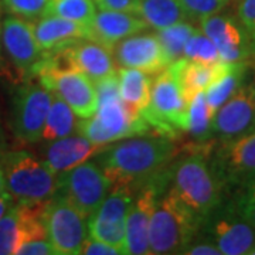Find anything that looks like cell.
I'll return each instance as SVG.
<instances>
[{
	"label": "cell",
	"instance_id": "cell-1",
	"mask_svg": "<svg viewBox=\"0 0 255 255\" xmlns=\"http://www.w3.org/2000/svg\"><path fill=\"white\" fill-rule=\"evenodd\" d=\"M176 155L173 139L163 136H137L107 146L97 156L111 184L118 182L130 183L140 187L156 173L167 167Z\"/></svg>",
	"mask_w": 255,
	"mask_h": 255
},
{
	"label": "cell",
	"instance_id": "cell-2",
	"mask_svg": "<svg viewBox=\"0 0 255 255\" xmlns=\"http://www.w3.org/2000/svg\"><path fill=\"white\" fill-rule=\"evenodd\" d=\"M170 173V189L201 223L221 206L223 183L201 150L179 159Z\"/></svg>",
	"mask_w": 255,
	"mask_h": 255
},
{
	"label": "cell",
	"instance_id": "cell-3",
	"mask_svg": "<svg viewBox=\"0 0 255 255\" xmlns=\"http://www.w3.org/2000/svg\"><path fill=\"white\" fill-rule=\"evenodd\" d=\"M201 226V220L176 196L169 184L156 203L150 219V254H183Z\"/></svg>",
	"mask_w": 255,
	"mask_h": 255
},
{
	"label": "cell",
	"instance_id": "cell-4",
	"mask_svg": "<svg viewBox=\"0 0 255 255\" xmlns=\"http://www.w3.org/2000/svg\"><path fill=\"white\" fill-rule=\"evenodd\" d=\"M28 77H37L40 84L70 105L80 118H90L98 107L95 82L74 68H60L54 57L43 53L30 70Z\"/></svg>",
	"mask_w": 255,
	"mask_h": 255
},
{
	"label": "cell",
	"instance_id": "cell-5",
	"mask_svg": "<svg viewBox=\"0 0 255 255\" xmlns=\"http://www.w3.org/2000/svg\"><path fill=\"white\" fill-rule=\"evenodd\" d=\"M149 124L140 115H133L121 98V94L98 98V107L90 118H81L77 132L90 142L107 146L121 139L145 135Z\"/></svg>",
	"mask_w": 255,
	"mask_h": 255
},
{
	"label": "cell",
	"instance_id": "cell-6",
	"mask_svg": "<svg viewBox=\"0 0 255 255\" xmlns=\"http://www.w3.org/2000/svg\"><path fill=\"white\" fill-rule=\"evenodd\" d=\"M0 167L6 176L7 191L18 201H41L54 196L58 173L26 150L3 152Z\"/></svg>",
	"mask_w": 255,
	"mask_h": 255
},
{
	"label": "cell",
	"instance_id": "cell-7",
	"mask_svg": "<svg viewBox=\"0 0 255 255\" xmlns=\"http://www.w3.org/2000/svg\"><path fill=\"white\" fill-rule=\"evenodd\" d=\"M187 104L177 73L170 64L152 81L150 101L142 117L160 135L174 139L184 130Z\"/></svg>",
	"mask_w": 255,
	"mask_h": 255
},
{
	"label": "cell",
	"instance_id": "cell-8",
	"mask_svg": "<svg viewBox=\"0 0 255 255\" xmlns=\"http://www.w3.org/2000/svg\"><path fill=\"white\" fill-rule=\"evenodd\" d=\"M170 167L156 173L137 189L125 221V254H150L149 226L159 197L170 184Z\"/></svg>",
	"mask_w": 255,
	"mask_h": 255
},
{
	"label": "cell",
	"instance_id": "cell-9",
	"mask_svg": "<svg viewBox=\"0 0 255 255\" xmlns=\"http://www.w3.org/2000/svg\"><path fill=\"white\" fill-rule=\"evenodd\" d=\"M110 179L97 162H84L70 170L58 173L54 194L73 204L87 219L100 209L110 193Z\"/></svg>",
	"mask_w": 255,
	"mask_h": 255
},
{
	"label": "cell",
	"instance_id": "cell-10",
	"mask_svg": "<svg viewBox=\"0 0 255 255\" xmlns=\"http://www.w3.org/2000/svg\"><path fill=\"white\" fill-rule=\"evenodd\" d=\"M137 189L125 182L112 184L100 209L88 217L90 237L117 247L125 254V221Z\"/></svg>",
	"mask_w": 255,
	"mask_h": 255
},
{
	"label": "cell",
	"instance_id": "cell-11",
	"mask_svg": "<svg viewBox=\"0 0 255 255\" xmlns=\"http://www.w3.org/2000/svg\"><path fill=\"white\" fill-rule=\"evenodd\" d=\"M87 217L63 199L54 194L47 201L44 223L47 238L55 255H78L85 238L88 223Z\"/></svg>",
	"mask_w": 255,
	"mask_h": 255
},
{
	"label": "cell",
	"instance_id": "cell-12",
	"mask_svg": "<svg viewBox=\"0 0 255 255\" xmlns=\"http://www.w3.org/2000/svg\"><path fill=\"white\" fill-rule=\"evenodd\" d=\"M53 97V92L36 82H27L17 88L11 104L10 127L18 140L36 143L41 139Z\"/></svg>",
	"mask_w": 255,
	"mask_h": 255
},
{
	"label": "cell",
	"instance_id": "cell-13",
	"mask_svg": "<svg viewBox=\"0 0 255 255\" xmlns=\"http://www.w3.org/2000/svg\"><path fill=\"white\" fill-rule=\"evenodd\" d=\"M43 53L53 55L60 68L78 70L94 82L117 73L112 51L98 41L88 38H80Z\"/></svg>",
	"mask_w": 255,
	"mask_h": 255
},
{
	"label": "cell",
	"instance_id": "cell-14",
	"mask_svg": "<svg viewBox=\"0 0 255 255\" xmlns=\"http://www.w3.org/2000/svg\"><path fill=\"white\" fill-rule=\"evenodd\" d=\"M203 224H209L210 237L223 255H244L255 247V228L234 204L214 210Z\"/></svg>",
	"mask_w": 255,
	"mask_h": 255
},
{
	"label": "cell",
	"instance_id": "cell-15",
	"mask_svg": "<svg viewBox=\"0 0 255 255\" xmlns=\"http://www.w3.org/2000/svg\"><path fill=\"white\" fill-rule=\"evenodd\" d=\"M221 183H243L255 176V128L244 135L224 139L211 163Z\"/></svg>",
	"mask_w": 255,
	"mask_h": 255
},
{
	"label": "cell",
	"instance_id": "cell-16",
	"mask_svg": "<svg viewBox=\"0 0 255 255\" xmlns=\"http://www.w3.org/2000/svg\"><path fill=\"white\" fill-rule=\"evenodd\" d=\"M255 128V85H241L211 118V136H241Z\"/></svg>",
	"mask_w": 255,
	"mask_h": 255
},
{
	"label": "cell",
	"instance_id": "cell-17",
	"mask_svg": "<svg viewBox=\"0 0 255 255\" xmlns=\"http://www.w3.org/2000/svg\"><path fill=\"white\" fill-rule=\"evenodd\" d=\"M112 51L114 60L121 68L159 74L170 65L156 34H132L118 41Z\"/></svg>",
	"mask_w": 255,
	"mask_h": 255
},
{
	"label": "cell",
	"instance_id": "cell-18",
	"mask_svg": "<svg viewBox=\"0 0 255 255\" xmlns=\"http://www.w3.org/2000/svg\"><path fill=\"white\" fill-rule=\"evenodd\" d=\"M200 26L201 31L217 47L223 61L241 63L254 53L246 30L233 17L216 13L201 18Z\"/></svg>",
	"mask_w": 255,
	"mask_h": 255
},
{
	"label": "cell",
	"instance_id": "cell-19",
	"mask_svg": "<svg viewBox=\"0 0 255 255\" xmlns=\"http://www.w3.org/2000/svg\"><path fill=\"white\" fill-rule=\"evenodd\" d=\"M1 46L13 65L20 73L27 75L43 55V50L34 36V23L14 14L3 20Z\"/></svg>",
	"mask_w": 255,
	"mask_h": 255
},
{
	"label": "cell",
	"instance_id": "cell-20",
	"mask_svg": "<svg viewBox=\"0 0 255 255\" xmlns=\"http://www.w3.org/2000/svg\"><path fill=\"white\" fill-rule=\"evenodd\" d=\"M90 27L94 41H98L112 51L118 41L145 31L149 26L139 16L129 11L100 10L97 11Z\"/></svg>",
	"mask_w": 255,
	"mask_h": 255
},
{
	"label": "cell",
	"instance_id": "cell-21",
	"mask_svg": "<svg viewBox=\"0 0 255 255\" xmlns=\"http://www.w3.org/2000/svg\"><path fill=\"white\" fill-rule=\"evenodd\" d=\"M107 146L95 145L82 135H68L50 142L44 162L53 172L61 173L87 162L92 156H98Z\"/></svg>",
	"mask_w": 255,
	"mask_h": 255
},
{
	"label": "cell",
	"instance_id": "cell-22",
	"mask_svg": "<svg viewBox=\"0 0 255 255\" xmlns=\"http://www.w3.org/2000/svg\"><path fill=\"white\" fill-rule=\"evenodd\" d=\"M34 36L43 51H50L80 38L94 40L90 26L57 16H43L34 24Z\"/></svg>",
	"mask_w": 255,
	"mask_h": 255
},
{
	"label": "cell",
	"instance_id": "cell-23",
	"mask_svg": "<svg viewBox=\"0 0 255 255\" xmlns=\"http://www.w3.org/2000/svg\"><path fill=\"white\" fill-rule=\"evenodd\" d=\"M246 73V63H227L220 60L214 67V75L204 90L209 110L214 112L241 87Z\"/></svg>",
	"mask_w": 255,
	"mask_h": 255
},
{
	"label": "cell",
	"instance_id": "cell-24",
	"mask_svg": "<svg viewBox=\"0 0 255 255\" xmlns=\"http://www.w3.org/2000/svg\"><path fill=\"white\" fill-rule=\"evenodd\" d=\"M119 94L127 108L140 117L150 101L152 81L149 74L136 68H119Z\"/></svg>",
	"mask_w": 255,
	"mask_h": 255
},
{
	"label": "cell",
	"instance_id": "cell-25",
	"mask_svg": "<svg viewBox=\"0 0 255 255\" xmlns=\"http://www.w3.org/2000/svg\"><path fill=\"white\" fill-rule=\"evenodd\" d=\"M132 13L155 30H163L189 20L177 0H135Z\"/></svg>",
	"mask_w": 255,
	"mask_h": 255
},
{
	"label": "cell",
	"instance_id": "cell-26",
	"mask_svg": "<svg viewBox=\"0 0 255 255\" xmlns=\"http://www.w3.org/2000/svg\"><path fill=\"white\" fill-rule=\"evenodd\" d=\"M172 65L177 73L184 97L189 102L197 92L204 91L207 88L210 81L213 80L216 63L203 64L182 58L172 63Z\"/></svg>",
	"mask_w": 255,
	"mask_h": 255
},
{
	"label": "cell",
	"instance_id": "cell-27",
	"mask_svg": "<svg viewBox=\"0 0 255 255\" xmlns=\"http://www.w3.org/2000/svg\"><path fill=\"white\" fill-rule=\"evenodd\" d=\"M77 124L78 121L75 119V114L70 108V105L54 95L51 107L47 114L41 139L47 142H53L57 139L73 135L74 130H77Z\"/></svg>",
	"mask_w": 255,
	"mask_h": 255
},
{
	"label": "cell",
	"instance_id": "cell-28",
	"mask_svg": "<svg viewBox=\"0 0 255 255\" xmlns=\"http://www.w3.org/2000/svg\"><path fill=\"white\" fill-rule=\"evenodd\" d=\"M211 118L213 114L209 110L204 91L197 92L187 104L184 132L197 140H206L211 137Z\"/></svg>",
	"mask_w": 255,
	"mask_h": 255
},
{
	"label": "cell",
	"instance_id": "cell-29",
	"mask_svg": "<svg viewBox=\"0 0 255 255\" xmlns=\"http://www.w3.org/2000/svg\"><path fill=\"white\" fill-rule=\"evenodd\" d=\"M97 14L94 0H48L43 16H57L90 26Z\"/></svg>",
	"mask_w": 255,
	"mask_h": 255
},
{
	"label": "cell",
	"instance_id": "cell-30",
	"mask_svg": "<svg viewBox=\"0 0 255 255\" xmlns=\"http://www.w3.org/2000/svg\"><path fill=\"white\" fill-rule=\"evenodd\" d=\"M196 30L197 28L187 21H180L170 27L157 30L156 36L159 38L164 54L169 58L170 64L184 58V47Z\"/></svg>",
	"mask_w": 255,
	"mask_h": 255
},
{
	"label": "cell",
	"instance_id": "cell-31",
	"mask_svg": "<svg viewBox=\"0 0 255 255\" xmlns=\"http://www.w3.org/2000/svg\"><path fill=\"white\" fill-rule=\"evenodd\" d=\"M184 58L203 64H214L221 60L217 47L200 30H196L187 41L184 47Z\"/></svg>",
	"mask_w": 255,
	"mask_h": 255
},
{
	"label": "cell",
	"instance_id": "cell-32",
	"mask_svg": "<svg viewBox=\"0 0 255 255\" xmlns=\"http://www.w3.org/2000/svg\"><path fill=\"white\" fill-rule=\"evenodd\" d=\"M189 20L200 21L203 17L219 13L228 4L230 0H177Z\"/></svg>",
	"mask_w": 255,
	"mask_h": 255
},
{
	"label": "cell",
	"instance_id": "cell-33",
	"mask_svg": "<svg viewBox=\"0 0 255 255\" xmlns=\"http://www.w3.org/2000/svg\"><path fill=\"white\" fill-rule=\"evenodd\" d=\"M0 1L3 4V9L7 10L10 14L27 20L40 17L48 3V0H0Z\"/></svg>",
	"mask_w": 255,
	"mask_h": 255
},
{
	"label": "cell",
	"instance_id": "cell-34",
	"mask_svg": "<svg viewBox=\"0 0 255 255\" xmlns=\"http://www.w3.org/2000/svg\"><path fill=\"white\" fill-rule=\"evenodd\" d=\"M241 193L238 194L234 206L238 213L255 228V176L241 184Z\"/></svg>",
	"mask_w": 255,
	"mask_h": 255
},
{
	"label": "cell",
	"instance_id": "cell-35",
	"mask_svg": "<svg viewBox=\"0 0 255 255\" xmlns=\"http://www.w3.org/2000/svg\"><path fill=\"white\" fill-rule=\"evenodd\" d=\"M237 17L240 24L246 30L253 51L255 53V0H240Z\"/></svg>",
	"mask_w": 255,
	"mask_h": 255
},
{
	"label": "cell",
	"instance_id": "cell-36",
	"mask_svg": "<svg viewBox=\"0 0 255 255\" xmlns=\"http://www.w3.org/2000/svg\"><path fill=\"white\" fill-rule=\"evenodd\" d=\"M81 254L84 255H118L124 254L117 247L102 243L100 240L87 237L81 248Z\"/></svg>",
	"mask_w": 255,
	"mask_h": 255
},
{
	"label": "cell",
	"instance_id": "cell-37",
	"mask_svg": "<svg viewBox=\"0 0 255 255\" xmlns=\"http://www.w3.org/2000/svg\"><path fill=\"white\" fill-rule=\"evenodd\" d=\"M17 255H55L53 246L50 244L48 238H41V240H31L26 241L18 247Z\"/></svg>",
	"mask_w": 255,
	"mask_h": 255
},
{
	"label": "cell",
	"instance_id": "cell-38",
	"mask_svg": "<svg viewBox=\"0 0 255 255\" xmlns=\"http://www.w3.org/2000/svg\"><path fill=\"white\" fill-rule=\"evenodd\" d=\"M100 10H117V11H129L132 13L135 0H94Z\"/></svg>",
	"mask_w": 255,
	"mask_h": 255
},
{
	"label": "cell",
	"instance_id": "cell-39",
	"mask_svg": "<svg viewBox=\"0 0 255 255\" xmlns=\"http://www.w3.org/2000/svg\"><path fill=\"white\" fill-rule=\"evenodd\" d=\"M183 254L189 255H220V250L214 243H193L191 241L189 246L186 247V250L183 251Z\"/></svg>",
	"mask_w": 255,
	"mask_h": 255
},
{
	"label": "cell",
	"instance_id": "cell-40",
	"mask_svg": "<svg viewBox=\"0 0 255 255\" xmlns=\"http://www.w3.org/2000/svg\"><path fill=\"white\" fill-rule=\"evenodd\" d=\"M11 204H13V196L9 191L1 193L0 194V220L6 214V211L11 207Z\"/></svg>",
	"mask_w": 255,
	"mask_h": 255
},
{
	"label": "cell",
	"instance_id": "cell-41",
	"mask_svg": "<svg viewBox=\"0 0 255 255\" xmlns=\"http://www.w3.org/2000/svg\"><path fill=\"white\" fill-rule=\"evenodd\" d=\"M7 190V184H6V176H4V172L3 169L0 167V194L4 193Z\"/></svg>",
	"mask_w": 255,
	"mask_h": 255
},
{
	"label": "cell",
	"instance_id": "cell-42",
	"mask_svg": "<svg viewBox=\"0 0 255 255\" xmlns=\"http://www.w3.org/2000/svg\"><path fill=\"white\" fill-rule=\"evenodd\" d=\"M1 31H3V4L0 1V48H1Z\"/></svg>",
	"mask_w": 255,
	"mask_h": 255
},
{
	"label": "cell",
	"instance_id": "cell-43",
	"mask_svg": "<svg viewBox=\"0 0 255 255\" xmlns=\"http://www.w3.org/2000/svg\"><path fill=\"white\" fill-rule=\"evenodd\" d=\"M3 130H1V127H0V155H1V153H3V152H1V143H3Z\"/></svg>",
	"mask_w": 255,
	"mask_h": 255
},
{
	"label": "cell",
	"instance_id": "cell-44",
	"mask_svg": "<svg viewBox=\"0 0 255 255\" xmlns=\"http://www.w3.org/2000/svg\"><path fill=\"white\" fill-rule=\"evenodd\" d=\"M254 85H255V84H254Z\"/></svg>",
	"mask_w": 255,
	"mask_h": 255
}]
</instances>
